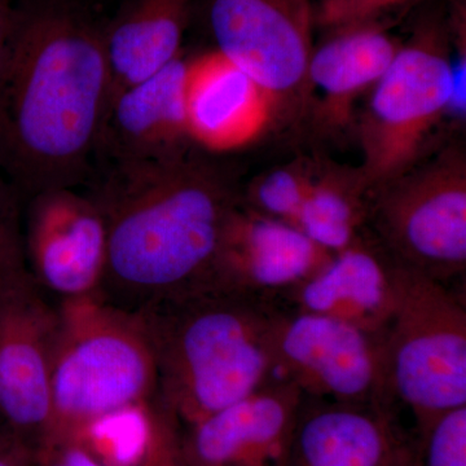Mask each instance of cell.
I'll use <instances>...</instances> for the list:
<instances>
[{
    "label": "cell",
    "instance_id": "cell-1",
    "mask_svg": "<svg viewBox=\"0 0 466 466\" xmlns=\"http://www.w3.org/2000/svg\"><path fill=\"white\" fill-rule=\"evenodd\" d=\"M0 73V168L21 198L90 180L109 101L104 25L76 0H23Z\"/></svg>",
    "mask_w": 466,
    "mask_h": 466
},
{
    "label": "cell",
    "instance_id": "cell-2",
    "mask_svg": "<svg viewBox=\"0 0 466 466\" xmlns=\"http://www.w3.org/2000/svg\"><path fill=\"white\" fill-rule=\"evenodd\" d=\"M87 183L108 231L104 299L143 312L208 290L227 218L241 198L222 168L191 150L97 165Z\"/></svg>",
    "mask_w": 466,
    "mask_h": 466
},
{
    "label": "cell",
    "instance_id": "cell-3",
    "mask_svg": "<svg viewBox=\"0 0 466 466\" xmlns=\"http://www.w3.org/2000/svg\"><path fill=\"white\" fill-rule=\"evenodd\" d=\"M278 299L208 290L140 312L157 366L155 400L188 428L281 379Z\"/></svg>",
    "mask_w": 466,
    "mask_h": 466
},
{
    "label": "cell",
    "instance_id": "cell-4",
    "mask_svg": "<svg viewBox=\"0 0 466 466\" xmlns=\"http://www.w3.org/2000/svg\"><path fill=\"white\" fill-rule=\"evenodd\" d=\"M57 312L51 426L41 446L146 407L157 394L155 351L140 312L118 308L101 294L60 300Z\"/></svg>",
    "mask_w": 466,
    "mask_h": 466
},
{
    "label": "cell",
    "instance_id": "cell-5",
    "mask_svg": "<svg viewBox=\"0 0 466 466\" xmlns=\"http://www.w3.org/2000/svg\"><path fill=\"white\" fill-rule=\"evenodd\" d=\"M451 29L440 16L420 21L370 92L360 119L359 167L368 189L419 164L438 122L455 112V64Z\"/></svg>",
    "mask_w": 466,
    "mask_h": 466
},
{
    "label": "cell",
    "instance_id": "cell-6",
    "mask_svg": "<svg viewBox=\"0 0 466 466\" xmlns=\"http://www.w3.org/2000/svg\"><path fill=\"white\" fill-rule=\"evenodd\" d=\"M382 345L389 398L412 410L417 429L466 406V309L449 285L398 265Z\"/></svg>",
    "mask_w": 466,
    "mask_h": 466
},
{
    "label": "cell",
    "instance_id": "cell-7",
    "mask_svg": "<svg viewBox=\"0 0 466 466\" xmlns=\"http://www.w3.org/2000/svg\"><path fill=\"white\" fill-rule=\"evenodd\" d=\"M370 220L397 265L449 285L466 269V157L459 146L373 189Z\"/></svg>",
    "mask_w": 466,
    "mask_h": 466
},
{
    "label": "cell",
    "instance_id": "cell-8",
    "mask_svg": "<svg viewBox=\"0 0 466 466\" xmlns=\"http://www.w3.org/2000/svg\"><path fill=\"white\" fill-rule=\"evenodd\" d=\"M284 308V306H283ZM279 375L305 397L389 406L382 337L284 308L276 329Z\"/></svg>",
    "mask_w": 466,
    "mask_h": 466
},
{
    "label": "cell",
    "instance_id": "cell-9",
    "mask_svg": "<svg viewBox=\"0 0 466 466\" xmlns=\"http://www.w3.org/2000/svg\"><path fill=\"white\" fill-rule=\"evenodd\" d=\"M208 21L217 50L265 87L279 109L306 97L315 26L309 0H213Z\"/></svg>",
    "mask_w": 466,
    "mask_h": 466
},
{
    "label": "cell",
    "instance_id": "cell-10",
    "mask_svg": "<svg viewBox=\"0 0 466 466\" xmlns=\"http://www.w3.org/2000/svg\"><path fill=\"white\" fill-rule=\"evenodd\" d=\"M57 305L27 275L0 288V421L34 451L51 426Z\"/></svg>",
    "mask_w": 466,
    "mask_h": 466
},
{
    "label": "cell",
    "instance_id": "cell-11",
    "mask_svg": "<svg viewBox=\"0 0 466 466\" xmlns=\"http://www.w3.org/2000/svg\"><path fill=\"white\" fill-rule=\"evenodd\" d=\"M27 269L58 299L101 294L108 257L103 213L88 193L52 188L29 198L23 223Z\"/></svg>",
    "mask_w": 466,
    "mask_h": 466
},
{
    "label": "cell",
    "instance_id": "cell-12",
    "mask_svg": "<svg viewBox=\"0 0 466 466\" xmlns=\"http://www.w3.org/2000/svg\"><path fill=\"white\" fill-rule=\"evenodd\" d=\"M334 254L299 229L257 213L240 198L227 218L208 290L279 300L318 274Z\"/></svg>",
    "mask_w": 466,
    "mask_h": 466
},
{
    "label": "cell",
    "instance_id": "cell-13",
    "mask_svg": "<svg viewBox=\"0 0 466 466\" xmlns=\"http://www.w3.org/2000/svg\"><path fill=\"white\" fill-rule=\"evenodd\" d=\"M303 394L284 379L182 429L188 466H287Z\"/></svg>",
    "mask_w": 466,
    "mask_h": 466
},
{
    "label": "cell",
    "instance_id": "cell-14",
    "mask_svg": "<svg viewBox=\"0 0 466 466\" xmlns=\"http://www.w3.org/2000/svg\"><path fill=\"white\" fill-rule=\"evenodd\" d=\"M188 63L183 52L164 69L109 101L95 167L159 161L191 152L184 96Z\"/></svg>",
    "mask_w": 466,
    "mask_h": 466
},
{
    "label": "cell",
    "instance_id": "cell-15",
    "mask_svg": "<svg viewBox=\"0 0 466 466\" xmlns=\"http://www.w3.org/2000/svg\"><path fill=\"white\" fill-rule=\"evenodd\" d=\"M184 96L191 142L210 152L256 142L280 110L265 87L217 48L189 57Z\"/></svg>",
    "mask_w": 466,
    "mask_h": 466
},
{
    "label": "cell",
    "instance_id": "cell-16",
    "mask_svg": "<svg viewBox=\"0 0 466 466\" xmlns=\"http://www.w3.org/2000/svg\"><path fill=\"white\" fill-rule=\"evenodd\" d=\"M397 263L380 245L360 238L279 302L383 337L397 305Z\"/></svg>",
    "mask_w": 466,
    "mask_h": 466
},
{
    "label": "cell",
    "instance_id": "cell-17",
    "mask_svg": "<svg viewBox=\"0 0 466 466\" xmlns=\"http://www.w3.org/2000/svg\"><path fill=\"white\" fill-rule=\"evenodd\" d=\"M408 446L389 406L303 395L287 466H388Z\"/></svg>",
    "mask_w": 466,
    "mask_h": 466
},
{
    "label": "cell",
    "instance_id": "cell-18",
    "mask_svg": "<svg viewBox=\"0 0 466 466\" xmlns=\"http://www.w3.org/2000/svg\"><path fill=\"white\" fill-rule=\"evenodd\" d=\"M401 42L382 21L330 29L312 50L306 73V97L317 94V118L327 128L349 124L355 101L370 94L385 75Z\"/></svg>",
    "mask_w": 466,
    "mask_h": 466
},
{
    "label": "cell",
    "instance_id": "cell-19",
    "mask_svg": "<svg viewBox=\"0 0 466 466\" xmlns=\"http://www.w3.org/2000/svg\"><path fill=\"white\" fill-rule=\"evenodd\" d=\"M193 0H128L104 25L109 101L183 54ZM108 101V104H109Z\"/></svg>",
    "mask_w": 466,
    "mask_h": 466
},
{
    "label": "cell",
    "instance_id": "cell-20",
    "mask_svg": "<svg viewBox=\"0 0 466 466\" xmlns=\"http://www.w3.org/2000/svg\"><path fill=\"white\" fill-rule=\"evenodd\" d=\"M370 195L359 168L324 167L314 175L294 228L324 249L339 253L361 238Z\"/></svg>",
    "mask_w": 466,
    "mask_h": 466
},
{
    "label": "cell",
    "instance_id": "cell-21",
    "mask_svg": "<svg viewBox=\"0 0 466 466\" xmlns=\"http://www.w3.org/2000/svg\"><path fill=\"white\" fill-rule=\"evenodd\" d=\"M312 179L314 171L309 165H285L254 179L241 202L257 213L294 228Z\"/></svg>",
    "mask_w": 466,
    "mask_h": 466
},
{
    "label": "cell",
    "instance_id": "cell-22",
    "mask_svg": "<svg viewBox=\"0 0 466 466\" xmlns=\"http://www.w3.org/2000/svg\"><path fill=\"white\" fill-rule=\"evenodd\" d=\"M417 433L416 466H466V406L441 413Z\"/></svg>",
    "mask_w": 466,
    "mask_h": 466
},
{
    "label": "cell",
    "instance_id": "cell-23",
    "mask_svg": "<svg viewBox=\"0 0 466 466\" xmlns=\"http://www.w3.org/2000/svg\"><path fill=\"white\" fill-rule=\"evenodd\" d=\"M20 193L0 168V288L30 275L24 250Z\"/></svg>",
    "mask_w": 466,
    "mask_h": 466
},
{
    "label": "cell",
    "instance_id": "cell-24",
    "mask_svg": "<svg viewBox=\"0 0 466 466\" xmlns=\"http://www.w3.org/2000/svg\"><path fill=\"white\" fill-rule=\"evenodd\" d=\"M147 440L135 466H188L182 450V428L157 400L146 407Z\"/></svg>",
    "mask_w": 466,
    "mask_h": 466
},
{
    "label": "cell",
    "instance_id": "cell-25",
    "mask_svg": "<svg viewBox=\"0 0 466 466\" xmlns=\"http://www.w3.org/2000/svg\"><path fill=\"white\" fill-rule=\"evenodd\" d=\"M417 0H320L314 8L315 26L330 30L354 24L381 21L389 12Z\"/></svg>",
    "mask_w": 466,
    "mask_h": 466
},
{
    "label": "cell",
    "instance_id": "cell-26",
    "mask_svg": "<svg viewBox=\"0 0 466 466\" xmlns=\"http://www.w3.org/2000/svg\"><path fill=\"white\" fill-rule=\"evenodd\" d=\"M36 466H116L79 437L48 441L35 450ZM135 466V464L133 465Z\"/></svg>",
    "mask_w": 466,
    "mask_h": 466
},
{
    "label": "cell",
    "instance_id": "cell-27",
    "mask_svg": "<svg viewBox=\"0 0 466 466\" xmlns=\"http://www.w3.org/2000/svg\"><path fill=\"white\" fill-rule=\"evenodd\" d=\"M0 466H35V451L0 421Z\"/></svg>",
    "mask_w": 466,
    "mask_h": 466
},
{
    "label": "cell",
    "instance_id": "cell-28",
    "mask_svg": "<svg viewBox=\"0 0 466 466\" xmlns=\"http://www.w3.org/2000/svg\"><path fill=\"white\" fill-rule=\"evenodd\" d=\"M18 12L11 0H0V73L5 64L14 46L16 35Z\"/></svg>",
    "mask_w": 466,
    "mask_h": 466
},
{
    "label": "cell",
    "instance_id": "cell-29",
    "mask_svg": "<svg viewBox=\"0 0 466 466\" xmlns=\"http://www.w3.org/2000/svg\"><path fill=\"white\" fill-rule=\"evenodd\" d=\"M388 466H416L415 464V451H413V446H408L403 452L398 456L394 461L390 462Z\"/></svg>",
    "mask_w": 466,
    "mask_h": 466
},
{
    "label": "cell",
    "instance_id": "cell-30",
    "mask_svg": "<svg viewBox=\"0 0 466 466\" xmlns=\"http://www.w3.org/2000/svg\"><path fill=\"white\" fill-rule=\"evenodd\" d=\"M36 466V465H35Z\"/></svg>",
    "mask_w": 466,
    "mask_h": 466
}]
</instances>
